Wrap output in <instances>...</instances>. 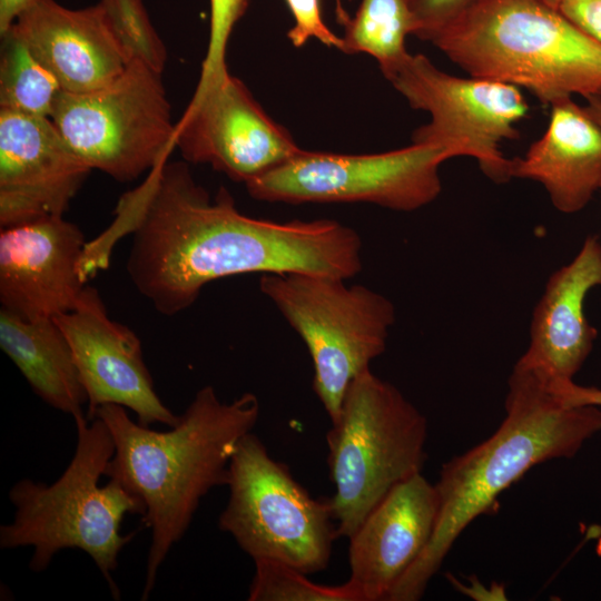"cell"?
<instances>
[{
  "label": "cell",
  "instance_id": "obj_26",
  "mask_svg": "<svg viewBox=\"0 0 601 601\" xmlns=\"http://www.w3.org/2000/svg\"><path fill=\"white\" fill-rule=\"evenodd\" d=\"M285 1L294 19V24L287 32V38L294 47L300 48L314 38L327 47L341 49L342 38L325 23L321 0Z\"/></svg>",
  "mask_w": 601,
  "mask_h": 601
},
{
  "label": "cell",
  "instance_id": "obj_20",
  "mask_svg": "<svg viewBox=\"0 0 601 601\" xmlns=\"http://www.w3.org/2000/svg\"><path fill=\"white\" fill-rule=\"evenodd\" d=\"M0 347L45 403L73 420L87 416V392L71 347L55 319L28 321L1 309Z\"/></svg>",
  "mask_w": 601,
  "mask_h": 601
},
{
  "label": "cell",
  "instance_id": "obj_10",
  "mask_svg": "<svg viewBox=\"0 0 601 601\" xmlns=\"http://www.w3.org/2000/svg\"><path fill=\"white\" fill-rule=\"evenodd\" d=\"M459 156L451 147L413 142L362 155L300 149L245 186L253 198L268 203H368L413 211L439 197L440 166Z\"/></svg>",
  "mask_w": 601,
  "mask_h": 601
},
{
  "label": "cell",
  "instance_id": "obj_11",
  "mask_svg": "<svg viewBox=\"0 0 601 601\" xmlns=\"http://www.w3.org/2000/svg\"><path fill=\"white\" fill-rule=\"evenodd\" d=\"M384 77L413 109L431 116L414 130L413 144L451 147L473 157L495 184L512 179L511 159L501 151V144L520 138L515 124L529 112L520 88L452 76L422 53H410Z\"/></svg>",
  "mask_w": 601,
  "mask_h": 601
},
{
  "label": "cell",
  "instance_id": "obj_23",
  "mask_svg": "<svg viewBox=\"0 0 601 601\" xmlns=\"http://www.w3.org/2000/svg\"><path fill=\"white\" fill-rule=\"evenodd\" d=\"M249 601H363L359 591L347 580L343 584L316 583L307 573L276 560L254 561Z\"/></svg>",
  "mask_w": 601,
  "mask_h": 601
},
{
  "label": "cell",
  "instance_id": "obj_16",
  "mask_svg": "<svg viewBox=\"0 0 601 601\" xmlns=\"http://www.w3.org/2000/svg\"><path fill=\"white\" fill-rule=\"evenodd\" d=\"M439 504L435 484L416 473L395 485L348 538V581L363 601H387L427 546Z\"/></svg>",
  "mask_w": 601,
  "mask_h": 601
},
{
  "label": "cell",
  "instance_id": "obj_2",
  "mask_svg": "<svg viewBox=\"0 0 601 601\" xmlns=\"http://www.w3.org/2000/svg\"><path fill=\"white\" fill-rule=\"evenodd\" d=\"M93 417L106 423L115 444L105 476L141 502L142 521L151 531L141 594L147 600L160 565L185 535L201 499L226 485L231 456L258 421L259 401L245 392L223 402L207 385L165 432L132 421L117 404L99 406Z\"/></svg>",
  "mask_w": 601,
  "mask_h": 601
},
{
  "label": "cell",
  "instance_id": "obj_21",
  "mask_svg": "<svg viewBox=\"0 0 601 601\" xmlns=\"http://www.w3.org/2000/svg\"><path fill=\"white\" fill-rule=\"evenodd\" d=\"M343 28L339 50L370 55L384 76L410 55L405 40L415 23L407 0H361Z\"/></svg>",
  "mask_w": 601,
  "mask_h": 601
},
{
  "label": "cell",
  "instance_id": "obj_9",
  "mask_svg": "<svg viewBox=\"0 0 601 601\" xmlns=\"http://www.w3.org/2000/svg\"><path fill=\"white\" fill-rule=\"evenodd\" d=\"M50 119L81 160L118 181L149 173L175 148L176 124L161 75L138 59L100 88L62 90Z\"/></svg>",
  "mask_w": 601,
  "mask_h": 601
},
{
  "label": "cell",
  "instance_id": "obj_18",
  "mask_svg": "<svg viewBox=\"0 0 601 601\" xmlns=\"http://www.w3.org/2000/svg\"><path fill=\"white\" fill-rule=\"evenodd\" d=\"M601 285V242L588 236L573 258L555 270L534 307L530 344L518 359L552 382L573 381L590 355L598 331L584 315V299Z\"/></svg>",
  "mask_w": 601,
  "mask_h": 601
},
{
  "label": "cell",
  "instance_id": "obj_28",
  "mask_svg": "<svg viewBox=\"0 0 601 601\" xmlns=\"http://www.w3.org/2000/svg\"><path fill=\"white\" fill-rule=\"evenodd\" d=\"M560 12L601 42V0H564Z\"/></svg>",
  "mask_w": 601,
  "mask_h": 601
},
{
  "label": "cell",
  "instance_id": "obj_30",
  "mask_svg": "<svg viewBox=\"0 0 601 601\" xmlns=\"http://www.w3.org/2000/svg\"><path fill=\"white\" fill-rule=\"evenodd\" d=\"M33 0H0V36L4 35Z\"/></svg>",
  "mask_w": 601,
  "mask_h": 601
},
{
  "label": "cell",
  "instance_id": "obj_24",
  "mask_svg": "<svg viewBox=\"0 0 601 601\" xmlns=\"http://www.w3.org/2000/svg\"><path fill=\"white\" fill-rule=\"evenodd\" d=\"M107 21L127 53L157 73H162L167 49L151 23L142 0H100Z\"/></svg>",
  "mask_w": 601,
  "mask_h": 601
},
{
  "label": "cell",
  "instance_id": "obj_22",
  "mask_svg": "<svg viewBox=\"0 0 601 601\" xmlns=\"http://www.w3.org/2000/svg\"><path fill=\"white\" fill-rule=\"evenodd\" d=\"M62 88L11 29L1 36L0 109L38 117L52 114Z\"/></svg>",
  "mask_w": 601,
  "mask_h": 601
},
{
  "label": "cell",
  "instance_id": "obj_6",
  "mask_svg": "<svg viewBox=\"0 0 601 601\" xmlns=\"http://www.w3.org/2000/svg\"><path fill=\"white\" fill-rule=\"evenodd\" d=\"M331 423L327 465L335 490L327 499L336 535L348 539L395 485L422 472L427 421L370 368L352 381Z\"/></svg>",
  "mask_w": 601,
  "mask_h": 601
},
{
  "label": "cell",
  "instance_id": "obj_31",
  "mask_svg": "<svg viewBox=\"0 0 601 601\" xmlns=\"http://www.w3.org/2000/svg\"><path fill=\"white\" fill-rule=\"evenodd\" d=\"M587 114L601 127V96H589L584 98Z\"/></svg>",
  "mask_w": 601,
  "mask_h": 601
},
{
  "label": "cell",
  "instance_id": "obj_27",
  "mask_svg": "<svg viewBox=\"0 0 601 601\" xmlns=\"http://www.w3.org/2000/svg\"><path fill=\"white\" fill-rule=\"evenodd\" d=\"M474 0H407L413 14L415 30L413 36L423 41L447 23Z\"/></svg>",
  "mask_w": 601,
  "mask_h": 601
},
{
  "label": "cell",
  "instance_id": "obj_4",
  "mask_svg": "<svg viewBox=\"0 0 601 601\" xmlns=\"http://www.w3.org/2000/svg\"><path fill=\"white\" fill-rule=\"evenodd\" d=\"M474 78L546 106L601 96V42L543 0H474L427 39Z\"/></svg>",
  "mask_w": 601,
  "mask_h": 601
},
{
  "label": "cell",
  "instance_id": "obj_3",
  "mask_svg": "<svg viewBox=\"0 0 601 601\" xmlns=\"http://www.w3.org/2000/svg\"><path fill=\"white\" fill-rule=\"evenodd\" d=\"M599 432L600 407L564 404L546 376L515 363L503 422L484 442L442 465L432 538L387 601L420 600L460 534L480 515L495 511L504 490L536 464L574 456Z\"/></svg>",
  "mask_w": 601,
  "mask_h": 601
},
{
  "label": "cell",
  "instance_id": "obj_33",
  "mask_svg": "<svg viewBox=\"0 0 601 601\" xmlns=\"http://www.w3.org/2000/svg\"><path fill=\"white\" fill-rule=\"evenodd\" d=\"M548 6H550L553 9L559 10L560 6L564 0H543Z\"/></svg>",
  "mask_w": 601,
  "mask_h": 601
},
{
  "label": "cell",
  "instance_id": "obj_19",
  "mask_svg": "<svg viewBox=\"0 0 601 601\" xmlns=\"http://www.w3.org/2000/svg\"><path fill=\"white\" fill-rule=\"evenodd\" d=\"M511 176L540 183L559 211H580L601 187V127L572 98L553 104L544 135L511 159Z\"/></svg>",
  "mask_w": 601,
  "mask_h": 601
},
{
  "label": "cell",
  "instance_id": "obj_32",
  "mask_svg": "<svg viewBox=\"0 0 601 601\" xmlns=\"http://www.w3.org/2000/svg\"><path fill=\"white\" fill-rule=\"evenodd\" d=\"M334 1H335L336 20L339 24L343 26L349 18V13L346 11L345 7L343 6V0H334Z\"/></svg>",
  "mask_w": 601,
  "mask_h": 601
},
{
  "label": "cell",
  "instance_id": "obj_17",
  "mask_svg": "<svg viewBox=\"0 0 601 601\" xmlns=\"http://www.w3.org/2000/svg\"><path fill=\"white\" fill-rule=\"evenodd\" d=\"M10 29L55 75L63 91L100 88L130 61L99 3L70 9L56 0H33Z\"/></svg>",
  "mask_w": 601,
  "mask_h": 601
},
{
  "label": "cell",
  "instance_id": "obj_12",
  "mask_svg": "<svg viewBox=\"0 0 601 601\" xmlns=\"http://www.w3.org/2000/svg\"><path fill=\"white\" fill-rule=\"evenodd\" d=\"M175 148L184 159L208 164L240 183L276 168L302 148L272 119L247 86L226 72L196 88L175 126Z\"/></svg>",
  "mask_w": 601,
  "mask_h": 601
},
{
  "label": "cell",
  "instance_id": "obj_14",
  "mask_svg": "<svg viewBox=\"0 0 601 601\" xmlns=\"http://www.w3.org/2000/svg\"><path fill=\"white\" fill-rule=\"evenodd\" d=\"M80 228L51 216L1 228V309L22 319H53L72 311L87 283L79 265Z\"/></svg>",
  "mask_w": 601,
  "mask_h": 601
},
{
  "label": "cell",
  "instance_id": "obj_34",
  "mask_svg": "<svg viewBox=\"0 0 601 601\" xmlns=\"http://www.w3.org/2000/svg\"><path fill=\"white\" fill-rule=\"evenodd\" d=\"M600 190H601V187H600Z\"/></svg>",
  "mask_w": 601,
  "mask_h": 601
},
{
  "label": "cell",
  "instance_id": "obj_15",
  "mask_svg": "<svg viewBox=\"0 0 601 601\" xmlns=\"http://www.w3.org/2000/svg\"><path fill=\"white\" fill-rule=\"evenodd\" d=\"M91 170L49 117L0 109L1 228L63 216Z\"/></svg>",
  "mask_w": 601,
  "mask_h": 601
},
{
  "label": "cell",
  "instance_id": "obj_1",
  "mask_svg": "<svg viewBox=\"0 0 601 601\" xmlns=\"http://www.w3.org/2000/svg\"><path fill=\"white\" fill-rule=\"evenodd\" d=\"M116 214L115 226L134 234L128 276L166 316L190 307L207 284L224 277L306 273L349 279L363 267L362 239L352 227L328 218L246 216L226 188L211 198L181 161L155 166Z\"/></svg>",
  "mask_w": 601,
  "mask_h": 601
},
{
  "label": "cell",
  "instance_id": "obj_13",
  "mask_svg": "<svg viewBox=\"0 0 601 601\" xmlns=\"http://www.w3.org/2000/svg\"><path fill=\"white\" fill-rule=\"evenodd\" d=\"M63 332L87 392V418L105 404L131 410L146 426L173 427L175 415L157 395L138 336L112 321L98 290L86 285L76 307L53 318Z\"/></svg>",
  "mask_w": 601,
  "mask_h": 601
},
{
  "label": "cell",
  "instance_id": "obj_25",
  "mask_svg": "<svg viewBox=\"0 0 601 601\" xmlns=\"http://www.w3.org/2000/svg\"><path fill=\"white\" fill-rule=\"evenodd\" d=\"M250 0H210L209 39L197 88L224 76L226 50L234 27L245 14Z\"/></svg>",
  "mask_w": 601,
  "mask_h": 601
},
{
  "label": "cell",
  "instance_id": "obj_8",
  "mask_svg": "<svg viewBox=\"0 0 601 601\" xmlns=\"http://www.w3.org/2000/svg\"><path fill=\"white\" fill-rule=\"evenodd\" d=\"M218 528L253 561L276 560L313 574L327 569L336 528L328 499L316 500L253 432L228 466Z\"/></svg>",
  "mask_w": 601,
  "mask_h": 601
},
{
  "label": "cell",
  "instance_id": "obj_5",
  "mask_svg": "<svg viewBox=\"0 0 601 601\" xmlns=\"http://www.w3.org/2000/svg\"><path fill=\"white\" fill-rule=\"evenodd\" d=\"M76 450L63 473L51 484L22 479L9 491L13 520L0 526V548L32 546L29 568L45 571L53 556L66 549L87 553L107 581L115 600L120 591L112 579L122 549L136 531L121 533L127 514L142 516L141 502L106 474L115 452L106 423L87 416L75 418Z\"/></svg>",
  "mask_w": 601,
  "mask_h": 601
},
{
  "label": "cell",
  "instance_id": "obj_29",
  "mask_svg": "<svg viewBox=\"0 0 601 601\" xmlns=\"http://www.w3.org/2000/svg\"><path fill=\"white\" fill-rule=\"evenodd\" d=\"M560 400L571 406L592 405L601 407V388L581 386L573 381L551 382Z\"/></svg>",
  "mask_w": 601,
  "mask_h": 601
},
{
  "label": "cell",
  "instance_id": "obj_7",
  "mask_svg": "<svg viewBox=\"0 0 601 601\" xmlns=\"http://www.w3.org/2000/svg\"><path fill=\"white\" fill-rule=\"evenodd\" d=\"M345 280L306 273H268L259 278L260 292L307 347L313 390L331 422L352 381L384 353L395 322L387 297Z\"/></svg>",
  "mask_w": 601,
  "mask_h": 601
}]
</instances>
